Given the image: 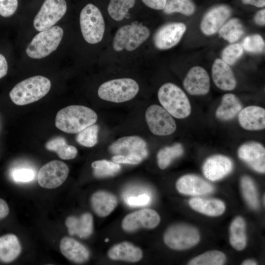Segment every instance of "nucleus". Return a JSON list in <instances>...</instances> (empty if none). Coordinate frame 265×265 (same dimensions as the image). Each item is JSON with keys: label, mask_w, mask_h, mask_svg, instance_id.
Here are the masks:
<instances>
[{"label": "nucleus", "mask_w": 265, "mask_h": 265, "mask_svg": "<svg viewBox=\"0 0 265 265\" xmlns=\"http://www.w3.org/2000/svg\"><path fill=\"white\" fill-rule=\"evenodd\" d=\"M159 222V216L155 211L144 209L127 215L122 222V226L126 231L132 232L141 228H154Z\"/></svg>", "instance_id": "nucleus-13"}, {"label": "nucleus", "mask_w": 265, "mask_h": 265, "mask_svg": "<svg viewBox=\"0 0 265 265\" xmlns=\"http://www.w3.org/2000/svg\"><path fill=\"white\" fill-rule=\"evenodd\" d=\"M142 159L136 156L115 155L112 158L113 161L118 163L137 164L140 163Z\"/></svg>", "instance_id": "nucleus-44"}, {"label": "nucleus", "mask_w": 265, "mask_h": 265, "mask_svg": "<svg viewBox=\"0 0 265 265\" xmlns=\"http://www.w3.org/2000/svg\"><path fill=\"white\" fill-rule=\"evenodd\" d=\"M21 246L18 238L14 234H7L0 237V260L9 263L20 254Z\"/></svg>", "instance_id": "nucleus-27"}, {"label": "nucleus", "mask_w": 265, "mask_h": 265, "mask_svg": "<svg viewBox=\"0 0 265 265\" xmlns=\"http://www.w3.org/2000/svg\"><path fill=\"white\" fill-rule=\"evenodd\" d=\"M245 4H249L258 7L265 6V0H241Z\"/></svg>", "instance_id": "nucleus-49"}, {"label": "nucleus", "mask_w": 265, "mask_h": 265, "mask_svg": "<svg viewBox=\"0 0 265 265\" xmlns=\"http://www.w3.org/2000/svg\"><path fill=\"white\" fill-rule=\"evenodd\" d=\"M231 15L230 9L225 5L215 7L204 16L200 25L203 33L207 35L214 34L219 29Z\"/></svg>", "instance_id": "nucleus-18"}, {"label": "nucleus", "mask_w": 265, "mask_h": 265, "mask_svg": "<svg viewBox=\"0 0 265 265\" xmlns=\"http://www.w3.org/2000/svg\"><path fill=\"white\" fill-rule=\"evenodd\" d=\"M255 22L258 25L263 26L265 24V10L263 9L259 11L255 17Z\"/></svg>", "instance_id": "nucleus-48"}, {"label": "nucleus", "mask_w": 265, "mask_h": 265, "mask_svg": "<svg viewBox=\"0 0 265 265\" xmlns=\"http://www.w3.org/2000/svg\"><path fill=\"white\" fill-rule=\"evenodd\" d=\"M148 7L155 10H162L167 0H141Z\"/></svg>", "instance_id": "nucleus-45"}, {"label": "nucleus", "mask_w": 265, "mask_h": 265, "mask_svg": "<svg viewBox=\"0 0 265 265\" xmlns=\"http://www.w3.org/2000/svg\"><path fill=\"white\" fill-rule=\"evenodd\" d=\"M186 30L182 23H172L161 26L154 36V43L159 50L171 48L177 44Z\"/></svg>", "instance_id": "nucleus-14"}, {"label": "nucleus", "mask_w": 265, "mask_h": 265, "mask_svg": "<svg viewBox=\"0 0 265 265\" xmlns=\"http://www.w3.org/2000/svg\"><path fill=\"white\" fill-rule=\"evenodd\" d=\"M108 256L114 260L137 262L141 259L142 252L132 243L123 242L112 247L108 252Z\"/></svg>", "instance_id": "nucleus-24"}, {"label": "nucleus", "mask_w": 265, "mask_h": 265, "mask_svg": "<svg viewBox=\"0 0 265 265\" xmlns=\"http://www.w3.org/2000/svg\"><path fill=\"white\" fill-rule=\"evenodd\" d=\"M184 153V149L181 144L175 143L171 146H167L160 149L157 155L159 167L164 169L172 161L179 157Z\"/></svg>", "instance_id": "nucleus-31"}, {"label": "nucleus", "mask_w": 265, "mask_h": 265, "mask_svg": "<svg viewBox=\"0 0 265 265\" xmlns=\"http://www.w3.org/2000/svg\"><path fill=\"white\" fill-rule=\"evenodd\" d=\"M243 33L242 26L237 19L230 20L219 31L220 36L230 43L238 41Z\"/></svg>", "instance_id": "nucleus-33"}, {"label": "nucleus", "mask_w": 265, "mask_h": 265, "mask_svg": "<svg viewBox=\"0 0 265 265\" xmlns=\"http://www.w3.org/2000/svg\"><path fill=\"white\" fill-rule=\"evenodd\" d=\"M226 261L225 255L221 252L214 250L205 252L192 259L189 265H222Z\"/></svg>", "instance_id": "nucleus-34"}, {"label": "nucleus", "mask_w": 265, "mask_h": 265, "mask_svg": "<svg viewBox=\"0 0 265 265\" xmlns=\"http://www.w3.org/2000/svg\"><path fill=\"white\" fill-rule=\"evenodd\" d=\"M91 166L94 169V175L97 178L113 176L121 169V166L118 163L105 159L95 161Z\"/></svg>", "instance_id": "nucleus-35"}, {"label": "nucleus", "mask_w": 265, "mask_h": 265, "mask_svg": "<svg viewBox=\"0 0 265 265\" xmlns=\"http://www.w3.org/2000/svg\"><path fill=\"white\" fill-rule=\"evenodd\" d=\"M238 119L241 127L246 130H263L265 128V109L256 106H247L239 111Z\"/></svg>", "instance_id": "nucleus-20"}, {"label": "nucleus", "mask_w": 265, "mask_h": 265, "mask_svg": "<svg viewBox=\"0 0 265 265\" xmlns=\"http://www.w3.org/2000/svg\"><path fill=\"white\" fill-rule=\"evenodd\" d=\"M242 47L249 52L260 53L264 51L265 42L261 35L253 34L243 39Z\"/></svg>", "instance_id": "nucleus-40"}, {"label": "nucleus", "mask_w": 265, "mask_h": 265, "mask_svg": "<svg viewBox=\"0 0 265 265\" xmlns=\"http://www.w3.org/2000/svg\"><path fill=\"white\" fill-rule=\"evenodd\" d=\"M212 75L215 85L221 90L230 91L236 86V80L233 71L229 65L220 58L214 61Z\"/></svg>", "instance_id": "nucleus-21"}, {"label": "nucleus", "mask_w": 265, "mask_h": 265, "mask_svg": "<svg viewBox=\"0 0 265 265\" xmlns=\"http://www.w3.org/2000/svg\"><path fill=\"white\" fill-rule=\"evenodd\" d=\"M67 10L65 0H45L33 21L38 31L53 27L64 15Z\"/></svg>", "instance_id": "nucleus-9"}, {"label": "nucleus", "mask_w": 265, "mask_h": 265, "mask_svg": "<svg viewBox=\"0 0 265 265\" xmlns=\"http://www.w3.org/2000/svg\"><path fill=\"white\" fill-rule=\"evenodd\" d=\"M135 2V0H110L107 6L108 13L114 20L121 21L133 7Z\"/></svg>", "instance_id": "nucleus-32"}, {"label": "nucleus", "mask_w": 265, "mask_h": 265, "mask_svg": "<svg viewBox=\"0 0 265 265\" xmlns=\"http://www.w3.org/2000/svg\"><path fill=\"white\" fill-rule=\"evenodd\" d=\"M91 203L95 213L100 216L105 217L114 210L117 206V200L114 195L99 191L92 195Z\"/></svg>", "instance_id": "nucleus-25"}, {"label": "nucleus", "mask_w": 265, "mask_h": 265, "mask_svg": "<svg viewBox=\"0 0 265 265\" xmlns=\"http://www.w3.org/2000/svg\"><path fill=\"white\" fill-rule=\"evenodd\" d=\"M99 127L96 125H90L78 133L77 141L81 145L91 147L98 142Z\"/></svg>", "instance_id": "nucleus-38"}, {"label": "nucleus", "mask_w": 265, "mask_h": 265, "mask_svg": "<svg viewBox=\"0 0 265 265\" xmlns=\"http://www.w3.org/2000/svg\"><path fill=\"white\" fill-rule=\"evenodd\" d=\"M179 192L186 195H200L211 193L213 187L203 179L193 175L181 177L176 183Z\"/></svg>", "instance_id": "nucleus-19"}, {"label": "nucleus", "mask_w": 265, "mask_h": 265, "mask_svg": "<svg viewBox=\"0 0 265 265\" xmlns=\"http://www.w3.org/2000/svg\"><path fill=\"white\" fill-rule=\"evenodd\" d=\"M242 265H257V263L256 262H255L253 260H247L244 261L242 263Z\"/></svg>", "instance_id": "nucleus-50"}, {"label": "nucleus", "mask_w": 265, "mask_h": 265, "mask_svg": "<svg viewBox=\"0 0 265 265\" xmlns=\"http://www.w3.org/2000/svg\"><path fill=\"white\" fill-rule=\"evenodd\" d=\"M110 152L115 155L136 156L142 159L148 154L145 141L138 136L121 137L109 147Z\"/></svg>", "instance_id": "nucleus-12"}, {"label": "nucleus", "mask_w": 265, "mask_h": 265, "mask_svg": "<svg viewBox=\"0 0 265 265\" xmlns=\"http://www.w3.org/2000/svg\"><path fill=\"white\" fill-rule=\"evenodd\" d=\"M11 178L16 183H27L33 181L36 176L35 169L28 165H22L11 169Z\"/></svg>", "instance_id": "nucleus-39"}, {"label": "nucleus", "mask_w": 265, "mask_h": 265, "mask_svg": "<svg viewBox=\"0 0 265 265\" xmlns=\"http://www.w3.org/2000/svg\"><path fill=\"white\" fill-rule=\"evenodd\" d=\"M165 244L173 249L183 250L196 245L200 236L197 229L186 225H175L170 227L164 235Z\"/></svg>", "instance_id": "nucleus-8"}, {"label": "nucleus", "mask_w": 265, "mask_h": 265, "mask_svg": "<svg viewBox=\"0 0 265 265\" xmlns=\"http://www.w3.org/2000/svg\"><path fill=\"white\" fill-rule=\"evenodd\" d=\"M138 91L139 85L135 80L131 78H120L102 84L98 95L104 100L119 103L132 99Z\"/></svg>", "instance_id": "nucleus-5"}, {"label": "nucleus", "mask_w": 265, "mask_h": 265, "mask_svg": "<svg viewBox=\"0 0 265 265\" xmlns=\"http://www.w3.org/2000/svg\"><path fill=\"white\" fill-rule=\"evenodd\" d=\"M232 168L233 163L229 158L222 155H215L205 161L203 172L207 179L215 181L228 175Z\"/></svg>", "instance_id": "nucleus-17"}, {"label": "nucleus", "mask_w": 265, "mask_h": 265, "mask_svg": "<svg viewBox=\"0 0 265 265\" xmlns=\"http://www.w3.org/2000/svg\"><path fill=\"white\" fill-rule=\"evenodd\" d=\"M163 10L167 14L179 12L189 16L194 12L195 7L191 0H167Z\"/></svg>", "instance_id": "nucleus-36"}, {"label": "nucleus", "mask_w": 265, "mask_h": 265, "mask_svg": "<svg viewBox=\"0 0 265 265\" xmlns=\"http://www.w3.org/2000/svg\"><path fill=\"white\" fill-rule=\"evenodd\" d=\"M69 173V168L62 161L54 160L44 165L37 175L39 185L46 188L58 187L66 180Z\"/></svg>", "instance_id": "nucleus-11"}, {"label": "nucleus", "mask_w": 265, "mask_h": 265, "mask_svg": "<svg viewBox=\"0 0 265 265\" xmlns=\"http://www.w3.org/2000/svg\"><path fill=\"white\" fill-rule=\"evenodd\" d=\"M124 200L126 204L131 207L143 206L150 203L151 197L148 194L143 193L137 196L125 197Z\"/></svg>", "instance_id": "nucleus-43"}, {"label": "nucleus", "mask_w": 265, "mask_h": 265, "mask_svg": "<svg viewBox=\"0 0 265 265\" xmlns=\"http://www.w3.org/2000/svg\"><path fill=\"white\" fill-rule=\"evenodd\" d=\"M97 115L92 109L81 105H71L57 113L55 124L60 130L69 133H77L94 124Z\"/></svg>", "instance_id": "nucleus-1"}, {"label": "nucleus", "mask_w": 265, "mask_h": 265, "mask_svg": "<svg viewBox=\"0 0 265 265\" xmlns=\"http://www.w3.org/2000/svg\"><path fill=\"white\" fill-rule=\"evenodd\" d=\"M60 250L66 258L77 263L85 262L89 257L87 249L70 237H65L62 238L60 243Z\"/></svg>", "instance_id": "nucleus-22"}, {"label": "nucleus", "mask_w": 265, "mask_h": 265, "mask_svg": "<svg viewBox=\"0 0 265 265\" xmlns=\"http://www.w3.org/2000/svg\"><path fill=\"white\" fill-rule=\"evenodd\" d=\"M242 46L233 44L226 47L222 53V60L228 65H233L243 54Z\"/></svg>", "instance_id": "nucleus-41"}, {"label": "nucleus", "mask_w": 265, "mask_h": 265, "mask_svg": "<svg viewBox=\"0 0 265 265\" xmlns=\"http://www.w3.org/2000/svg\"><path fill=\"white\" fill-rule=\"evenodd\" d=\"M8 64L5 57L0 53V79L4 77L7 73Z\"/></svg>", "instance_id": "nucleus-46"}, {"label": "nucleus", "mask_w": 265, "mask_h": 265, "mask_svg": "<svg viewBox=\"0 0 265 265\" xmlns=\"http://www.w3.org/2000/svg\"><path fill=\"white\" fill-rule=\"evenodd\" d=\"M145 119L150 131L155 135H168L176 131V124L172 115L159 105H153L147 109Z\"/></svg>", "instance_id": "nucleus-10"}, {"label": "nucleus", "mask_w": 265, "mask_h": 265, "mask_svg": "<svg viewBox=\"0 0 265 265\" xmlns=\"http://www.w3.org/2000/svg\"><path fill=\"white\" fill-rule=\"evenodd\" d=\"M51 86V81L48 78L36 76L17 84L9 92V96L16 105H26L45 96L50 91Z\"/></svg>", "instance_id": "nucleus-2"}, {"label": "nucleus", "mask_w": 265, "mask_h": 265, "mask_svg": "<svg viewBox=\"0 0 265 265\" xmlns=\"http://www.w3.org/2000/svg\"><path fill=\"white\" fill-rule=\"evenodd\" d=\"M9 212V209L7 203L0 198V219L5 217Z\"/></svg>", "instance_id": "nucleus-47"}, {"label": "nucleus", "mask_w": 265, "mask_h": 265, "mask_svg": "<svg viewBox=\"0 0 265 265\" xmlns=\"http://www.w3.org/2000/svg\"><path fill=\"white\" fill-rule=\"evenodd\" d=\"M183 85L190 95H203L208 93L210 88V81L206 70L200 66L191 68L186 75Z\"/></svg>", "instance_id": "nucleus-15"}, {"label": "nucleus", "mask_w": 265, "mask_h": 265, "mask_svg": "<svg viewBox=\"0 0 265 265\" xmlns=\"http://www.w3.org/2000/svg\"><path fill=\"white\" fill-rule=\"evenodd\" d=\"M245 229L244 221L240 216L237 217L231 224L230 242L232 247L237 250H242L246 245Z\"/></svg>", "instance_id": "nucleus-29"}, {"label": "nucleus", "mask_w": 265, "mask_h": 265, "mask_svg": "<svg viewBox=\"0 0 265 265\" xmlns=\"http://www.w3.org/2000/svg\"><path fill=\"white\" fill-rule=\"evenodd\" d=\"M63 35V30L59 26H54L40 31L27 46L26 52L30 58H44L55 51Z\"/></svg>", "instance_id": "nucleus-6"}, {"label": "nucleus", "mask_w": 265, "mask_h": 265, "mask_svg": "<svg viewBox=\"0 0 265 265\" xmlns=\"http://www.w3.org/2000/svg\"><path fill=\"white\" fill-rule=\"evenodd\" d=\"M243 196L248 205L253 209L259 207L257 193L252 180L247 176L242 178L240 182Z\"/></svg>", "instance_id": "nucleus-37"}, {"label": "nucleus", "mask_w": 265, "mask_h": 265, "mask_svg": "<svg viewBox=\"0 0 265 265\" xmlns=\"http://www.w3.org/2000/svg\"><path fill=\"white\" fill-rule=\"evenodd\" d=\"M80 30L87 43L95 44L101 42L105 31L104 17L100 9L92 3L86 4L80 16Z\"/></svg>", "instance_id": "nucleus-4"}, {"label": "nucleus", "mask_w": 265, "mask_h": 265, "mask_svg": "<svg viewBox=\"0 0 265 265\" xmlns=\"http://www.w3.org/2000/svg\"><path fill=\"white\" fill-rule=\"evenodd\" d=\"M158 97L162 107L178 119L187 117L191 113V106L185 92L172 83H166L159 89Z\"/></svg>", "instance_id": "nucleus-3"}, {"label": "nucleus", "mask_w": 265, "mask_h": 265, "mask_svg": "<svg viewBox=\"0 0 265 265\" xmlns=\"http://www.w3.org/2000/svg\"><path fill=\"white\" fill-rule=\"evenodd\" d=\"M189 204L194 210L209 216L220 215L225 209L223 202L216 199L193 198L189 200Z\"/></svg>", "instance_id": "nucleus-28"}, {"label": "nucleus", "mask_w": 265, "mask_h": 265, "mask_svg": "<svg viewBox=\"0 0 265 265\" xmlns=\"http://www.w3.org/2000/svg\"><path fill=\"white\" fill-rule=\"evenodd\" d=\"M239 158L253 169L260 173L265 171V149L260 143L250 142L240 146Z\"/></svg>", "instance_id": "nucleus-16"}, {"label": "nucleus", "mask_w": 265, "mask_h": 265, "mask_svg": "<svg viewBox=\"0 0 265 265\" xmlns=\"http://www.w3.org/2000/svg\"><path fill=\"white\" fill-rule=\"evenodd\" d=\"M241 108L240 102L236 95L232 93L226 94L222 97L215 115L219 119L230 120L239 112Z\"/></svg>", "instance_id": "nucleus-26"}, {"label": "nucleus", "mask_w": 265, "mask_h": 265, "mask_svg": "<svg viewBox=\"0 0 265 265\" xmlns=\"http://www.w3.org/2000/svg\"><path fill=\"white\" fill-rule=\"evenodd\" d=\"M45 146L47 150L55 152L62 159H74L78 154L77 148L74 146L68 145L65 138L61 136L49 140Z\"/></svg>", "instance_id": "nucleus-30"}, {"label": "nucleus", "mask_w": 265, "mask_h": 265, "mask_svg": "<svg viewBox=\"0 0 265 265\" xmlns=\"http://www.w3.org/2000/svg\"><path fill=\"white\" fill-rule=\"evenodd\" d=\"M150 34L149 29L141 24L123 26L116 32L112 47L117 52L134 51L149 38Z\"/></svg>", "instance_id": "nucleus-7"}, {"label": "nucleus", "mask_w": 265, "mask_h": 265, "mask_svg": "<svg viewBox=\"0 0 265 265\" xmlns=\"http://www.w3.org/2000/svg\"><path fill=\"white\" fill-rule=\"evenodd\" d=\"M70 235H77L80 238L88 237L93 232V218L89 213H85L80 217L69 216L65 221Z\"/></svg>", "instance_id": "nucleus-23"}, {"label": "nucleus", "mask_w": 265, "mask_h": 265, "mask_svg": "<svg viewBox=\"0 0 265 265\" xmlns=\"http://www.w3.org/2000/svg\"><path fill=\"white\" fill-rule=\"evenodd\" d=\"M105 241L107 242L108 241V238H106L105 240Z\"/></svg>", "instance_id": "nucleus-51"}, {"label": "nucleus", "mask_w": 265, "mask_h": 265, "mask_svg": "<svg viewBox=\"0 0 265 265\" xmlns=\"http://www.w3.org/2000/svg\"><path fill=\"white\" fill-rule=\"evenodd\" d=\"M18 5V0H0V15L9 17L16 12Z\"/></svg>", "instance_id": "nucleus-42"}]
</instances>
